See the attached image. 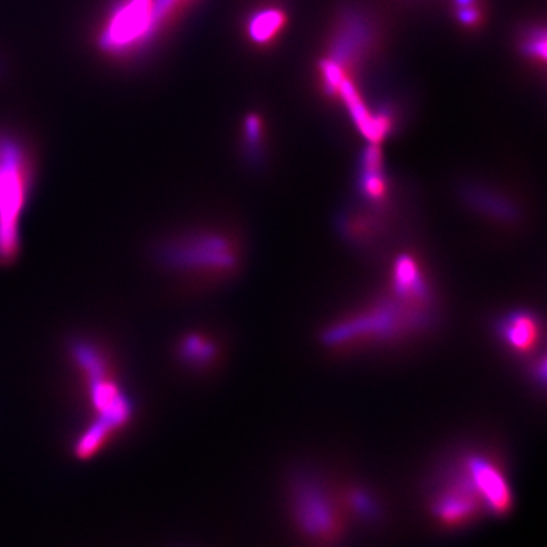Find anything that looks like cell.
<instances>
[{"label":"cell","instance_id":"1","mask_svg":"<svg viewBox=\"0 0 547 547\" xmlns=\"http://www.w3.org/2000/svg\"><path fill=\"white\" fill-rule=\"evenodd\" d=\"M67 355L87 414L73 443V452L80 459H89L133 426L136 405L104 344L87 336L75 338L70 341Z\"/></svg>","mask_w":547,"mask_h":547},{"label":"cell","instance_id":"2","mask_svg":"<svg viewBox=\"0 0 547 547\" xmlns=\"http://www.w3.org/2000/svg\"><path fill=\"white\" fill-rule=\"evenodd\" d=\"M154 259L169 276L184 282H212L239 266V247L230 234L212 228L175 231L160 239Z\"/></svg>","mask_w":547,"mask_h":547},{"label":"cell","instance_id":"3","mask_svg":"<svg viewBox=\"0 0 547 547\" xmlns=\"http://www.w3.org/2000/svg\"><path fill=\"white\" fill-rule=\"evenodd\" d=\"M382 26L376 14L361 5H345L336 14L326 40V54L318 63V84L336 98L347 78L365 66L382 45Z\"/></svg>","mask_w":547,"mask_h":547},{"label":"cell","instance_id":"4","mask_svg":"<svg viewBox=\"0 0 547 547\" xmlns=\"http://www.w3.org/2000/svg\"><path fill=\"white\" fill-rule=\"evenodd\" d=\"M34 181V160L25 143L0 133V265H11L20 256L22 221Z\"/></svg>","mask_w":547,"mask_h":547},{"label":"cell","instance_id":"5","mask_svg":"<svg viewBox=\"0 0 547 547\" xmlns=\"http://www.w3.org/2000/svg\"><path fill=\"white\" fill-rule=\"evenodd\" d=\"M165 29L157 0H116L99 26L98 48L110 57H133Z\"/></svg>","mask_w":547,"mask_h":547},{"label":"cell","instance_id":"6","mask_svg":"<svg viewBox=\"0 0 547 547\" xmlns=\"http://www.w3.org/2000/svg\"><path fill=\"white\" fill-rule=\"evenodd\" d=\"M424 315H418L414 310V304L408 303L402 307L400 303L380 304L376 309L370 310L365 315L355 318L353 321L339 324L330 330L327 342L341 344L348 339L358 338H391L403 329L421 324Z\"/></svg>","mask_w":547,"mask_h":547},{"label":"cell","instance_id":"7","mask_svg":"<svg viewBox=\"0 0 547 547\" xmlns=\"http://www.w3.org/2000/svg\"><path fill=\"white\" fill-rule=\"evenodd\" d=\"M294 510L307 537L330 543L342 532V517L329 494L315 482L301 481L294 490Z\"/></svg>","mask_w":547,"mask_h":547},{"label":"cell","instance_id":"8","mask_svg":"<svg viewBox=\"0 0 547 547\" xmlns=\"http://www.w3.org/2000/svg\"><path fill=\"white\" fill-rule=\"evenodd\" d=\"M462 472L467 476L485 510L494 514L510 511L513 494L508 479L496 462L481 455L468 456Z\"/></svg>","mask_w":547,"mask_h":547},{"label":"cell","instance_id":"9","mask_svg":"<svg viewBox=\"0 0 547 547\" xmlns=\"http://www.w3.org/2000/svg\"><path fill=\"white\" fill-rule=\"evenodd\" d=\"M481 508V500L476 496L464 472L456 475L450 484L443 487L432 506L438 522L446 526H461L472 522Z\"/></svg>","mask_w":547,"mask_h":547},{"label":"cell","instance_id":"10","mask_svg":"<svg viewBox=\"0 0 547 547\" xmlns=\"http://www.w3.org/2000/svg\"><path fill=\"white\" fill-rule=\"evenodd\" d=\"M336 99H341L344 102L345 108L350 113L356 127L361 131L365 139L370 140V143L379 145L393 131L394 124H396L394 111L389 110V108H383V110L374 113L365 104L364 98H362L359 90L356 89L355 81L350 80V78L341 84Z\"/></svg>","mask_w":547,"mask_h":547},{"label":"cell","instance_id":"11","mask_svg":"<svg viewBox=\"0 0 547 547\" xmlns=\"http://www.w3.org/2000/svg\"><path fill=\"white\" fill-rule=\"evenodd\" d=\"M288 25L285 11L276 5L256 8L245 22V35L257 48H268Z\"/></svg>","mask_w":547,"mask_h":547},{"label":"cell","instance_id":"12","mask_svg":"<svg viewBox=\"0 0 547 547\" xmlns=\"http://www.w3.org/2000/svg\"><path fill=\"white\" fill-rule=\"evenodd\" d=\"M175 353L184 367L193 371H204L218 361L219 347L218 342L209 335L190 332L178 341Z\"/></svg>","mask_w":547,"mask_h":547},{"label":"cell","instance_id":"13","mask_svg":"<svg viewBox=\"0 0 547 547\" xmlns=\"http://www.w3.org/2000/svg\"><path fill=\"white\" fill-rule=\"evenodd\" d=\"M499 333L513 350L528 353L537 344L538 323L534 315L514 312L500 321Z\"/></svg>","mask_w":547,"mask_h":547},{"label":"cell","instance_id":"14","mask_svg":"<svg viewBox=\"0 0 547 547\" xmlns=\"http://www.w3.org/2000/svg\"><path fill=\"white\" fill-rule=\"evenodd\" d=\"M465 200L476 209L502 221H514L519 218V210L508 198L502 197L487 187L468 186L464 189Z\"/></svg>","mask_w":547,"mask_h":547},{"label":"cell","instance_id":"15","mask_svg":"<svg viewBox=\"0 0 547 547\" xmlns=\"http://www.w3.org/2000/svg\"><path fill=\"white\" fill-rule=\"evenodd\" d=\"M396 292L403 300L423 306L427 301V288L417 263L411 257H400L394 272Z\"/></svg>","mask_w":547,"mask_h":547},{"label":"cell","instance_id":"16","mask_svg":"<svg viewBox=\"0 0 547 547\" xmlns=\"http://www.w3.org/2000/svg\"><path fill=\"white\" fill-rule=\"evenodd\" d=\"M362 193L373 201H380L386 197L385 175H383L382 154L379 145L371 143L367 146L362 159Z\"/></svg>","mask_w":547,"mask_h":547},{"label":"cell","instance_id":"17","mask_svg":"<svg viewBox=\"0 0 547 547\" xmlns=\"http://www.w3.org/2000/svg\"><path fill=\"white\" fill-rule=\"evenodd\" d=\"M520 51L526 60L544 64L546 61V32L543 26H526L520 34Z\"/></svg>","mask_w":547,"mask_h":547},{"label":"cell","instance_id":"18","mask_svg":"<svg viewBox=\"0 0 547 547\" xmlns=\"http://www.w3.org/2000/svg\"><path fill=\"white\" fill-rule=\"evenodd\" d=\"M452 10L459 25L475 31L485 22L484 0H452Z\"/></svg>","mask_w":547,"mask_h":547},{"label":"cell","instance_id":"19","mask_svg":"<svg viewBox=\"0 0 547 547\" xmlns=\"http://www.w3.org/2000/svg\"><path fill=\"white\" fill-rule=\"evenodd\" d=\"M263 136H265V125L259 114H248L244 122V146L245 154L251 160L260 159L263 148Z\"/></svg>","mask_w":547,"mask_h":547}]
</instances>
